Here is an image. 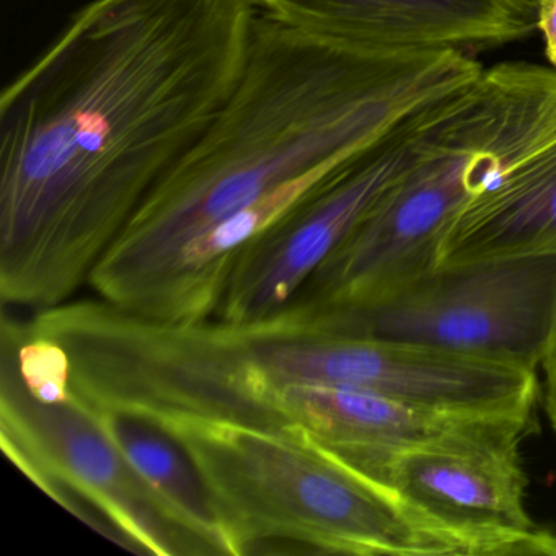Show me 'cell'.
<instances>
[{"label": "cell", "instance_id": "obj_1", "mask_svg": "<svg viewBox=\"0 0 556 556\" xmlns=\"http://www.w3.org/2000/svg\"><path fill=\"white\" fill-rule=\"evenodd\" d=\"M255 0H93L0 99V295L71 301L236 92Z\"/></svg>", "mask_w": 556, "mask_h": 556}, {"label": "cell", "instance_id": "obj_8", "mask_svg": "<svg viewBox=\"0 0 556 556\" xmlns=\"http://www.w3.org/2000/svg\"><path fill=\"white\" fill-rule=\"evenodd\" d=\"M350 467L464 540L473 556H556V532L527 513L529 478L519 448L418 447L370 455Z\"/></svg>", "mask_w": 556, "mask_h": 556}, {"label": "cell", "instance_id": "obj_14", "mask_svg": "<svg viewBox=\"0 0 556 556\" xmlns=\"http://www.w3.org/2000/svg\"><path fill=\"white\" fill-rule=\"evenodd\" d=\"M530 4L535 5V8H539L540 4H542L543 0H529Z\"/></svg>", "mask_w": 556, "mask_h": 556}, {"label": "cell", "instance_id": "obj_6", "mask_svg": "<svg viewBox=\"0 0 556 556\" xmlns=\"http://www.w3.org/2000/svg\"><path fill=\"white\" fill-rule=\"evenodd\" d=\"M0 361L2 447L31 481L109 539L116 533V542L129 549L211 555L175 522L74 393L63 402H41L14 366Z\"/></svg>", "mask_w": 556, "mask_h": 556}, {"label": "cell", "instance_id": "obj_10", "mask_svg": "<svg viewBox=\"0 0 556 556\" xmlns=\"http://www.w3.org/2000/svg\"><path fill=\"white\" fill-rule=\"evenodd\" d=\"M556 253V142L458 216L441 263Z\"/></svg>", "mask_w": 556, "mask_h": 556}, {"label": "cell", "instance_id": "obj_11", "mask_svg": "<svg viewBox=\"0 0 556 556\" xmlns=\"http://www.w3.org/2000/svg\"><path fill=\"white\" fill-rule=\"evenodd\" d=\"M90 412L175 522L211 555H229L210 494L185 448L149 419L106 409Z\"/></svg>", "mask_w": 556, "mask_h": 556}, {"label": "cell", "instance_id": "obj_12", "mask_svg": "<svg viewBox=\"0 0 556 556\" xmlns=\"http://www.w3.org/2000/svg\"><path fill=\"white\" fill-rule=\"evenodd\" d=\"M536 28L545 38L546 58L556 70V0H543L536 8Z\"/></svg>", "mask_w": 556, "mask_h": 556}, {"label": "cell", "instance_id": "obj_9", "mask_svg": "<svg viewBox=\"0 0 556 556\" xmlns=\"http://www.w3.org/2000/svg\"><path fill=\"white\" fill-rule=\"evenodd\" d=\"M263 14L331 40L374 47L488 50L536 28L529 0H255Z\"/></svg>", "mask_w": 556, "mask_h": 556}, {"label": "cell", "instance_id": "obj_5", "mask_svg": "<svg viewBox=\"0 0 556 556\" xmlns=\"http://www.w3.org/2000/svg\"><path fill=\"white\" fill-rule=\"evenodd\" d=\"M286 308L341 337L535 370L556 350V253L441 263L366 304Z\"/></svg>", "mask_w": 556, "mask_h": 556}, {"label": "cell", "instance_id": "obj_3", "mask_svg": "<svg viewBox=\"0 0 556 556\" xmlns=\"http://www.w3.org/2000/svg\"><path fill=\"white\" fill-rule=\"evenodd\" d=\"M149 421L193 462L229 555L473 556L464 540L302 432L201 416Z\"/></svg>", "mask_w": 556, "mask_h": 556}, {"label": "cell", "instance_id": "obj_13", "mask_svg": "<svg viewBox=\"0 0 556 556\" xmlns=\"http://www.w3.org/2000/svg\"><path fill=\"white\" fill-rule=\"evenodd\" d=\"M543 369L546 372L545 379V409L552 421L553 428L556 429V350L553 351L552 356L543 364Z\"/></svg>", "mask_w": 556, "mask_h": 556}, {"label": "cell", "instance_id": "obj_2", "mask_svg": "<svg viewBox=\"0 0 556 556\" xmlns=\"http://www.w3.org/2000/svg\"><path fill=\"white\" fill-rule=\"evenodd\" d=\"M481 71L465 51L331 40L262 12L236 92L103 253L90 288L131 307L185 243L285 188L328 177Z\"/></svg>", "mask_w": 556, "mask_h": 556}, {"label": "cell", "instance_id": "obj_4", "mask_svg": "<svg viewBox=\"0 0 556 556\" xmlns=\"http://www.w3.org/2000/svg\"><path fill=\"white\" fill-rule=\"evenodd\" d=\"M514 164L516 146L496 118L473 109L448 113L431 126L405 174L288 305L366 304L431 271L441 265L458 216Z\"/></svg>", "mask_w": 556, "mask_h": 556}, {"label": "cell", "instance_id": "obj_7", "mask_svg": "<svg viewBox=\"0 0 556 556\" xmlns=\"http://www.w3.org/2000/svg\"><path fill=\"white\" fill-rule=\"evenodd\" d=\"M451 97L409 116L354 155L249 243L233 265L214 318L245 324L282 311L405 174Z\"/></svg>", "mask_w": 556, "mask_h": 556}]
</instances>
